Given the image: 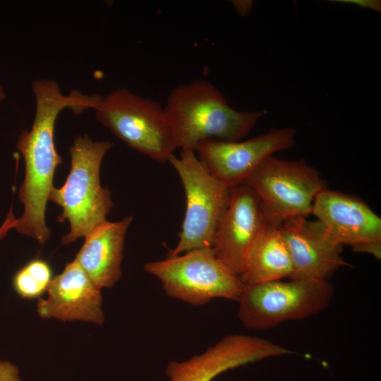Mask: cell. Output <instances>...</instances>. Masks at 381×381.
<instances>
[{"label": "cell", "instance_id": "obj_1", "mask_svg": "<svg viewBox=\"0 0 381 381\" xmlns=\"http://www.w3.org/2000/svg\"><path fill=\"white\" fill-rule=\"evenodd\" d=\"M36 101L34 122L30 131L24 130L16 143L25 162V178L18 192L24 205L23 215L17 219L14 229L20 234L43 244L51 230L46 225L47 203L54 188L55 170L62 163L54 144V126L58 114L71 108L75 113L94 109L99 100L98 95H87L73 91L64 95L58 83L40 79L32 84Z\"/></svg>", "mask_w": 381, "mask_h": 381}, {"label": "cell", "instance_id": "obj_2", "mask_svg": "<svg viewBox=\"0 0 381 381\" xmlns=\"http://www.w3.org/2000/svg\"><path fill=\"white\" fill-rule=\"evenodd\" d=\"M164 108L177 148L193 151L205 140L243 139L263 115L260 111L233 109L219 90L200 79L174 87Z\"/></svg>", "mask_w": 381, "mask_h": 381}, {"label": "cell", "instance_id": "obj_3", "mask_svg": "<svg viewBox=\"0 0 381 381\" xmlns=\"http://www.w3.org/2000/svg\"><path fill=\"white\" fill-rule=\"evenodd\" d=\"M109 141H93L87 134L77 137L70 147L71 170L64 185L54 188L49 200L61 207L58 217L68 220L69 232L61 244L72 243L106 219L114 203L107 186L102 187L99 172L102 159L113 146Z\"/></svg>", "mask_w": 381, "mask_h": 381}, {"label": "cell", "instance_id": "obj_4", "mask_svg": "<svg viewBox=\"0 0 381 381\" xmlns=\"http://www.w3.org/2000/svg\"><path fill=\"white\" fill-rule=\"evenodd\" d=\"M95 109L100 123L155 161L168 162L177 149L164 108L157 101L121 87L102 97Z\"/></svg>", "mask_w": 381, "mask_h": 381}, {"label": "cell", "instance_id": "obj_5", "mask_svg": "<svg viewBox=\"0 0 381 381\" xmlns=\"http://www.w3.org/2000/svg\"><path fill=\"white\" fill-rule=\"evenodd\" d=\"M334 292L326 280L281 279L244 284L237 300L238 318L246 329H270L319 314L328 307Z\"/></svg>", "mask_w": 381, "mask_h": 381}, {"label": "cell", "instance_id": "obj_6", "mask_svg": "<svg viewBox=\"0 0 381 381\" xmlns=\"http://www.w3.org/2000/svg\"><path fill=\"white\" fill-rule=\"evenodd\" d=\"M143 268L160 282L168 296L192 306L218 298L237 301L244 285L238 274L217 258L212 248L167 255L145 263Z\"/></svg>", "mask_w": 381, "mask_h": 381}, {"label": "cell", "instance_id": "obj_7", "mask_svg": "<svg viewBox=\"0 0 381 381\" xmlns=\"http://www.w3.org/2000/svg\"><path fill=\"white\" fill-rule=\"evenodd\" d=\"M168 162L181 179L186 200L179 239L168 255L212 248L229 202L230 188L209 173L193 150H181L179 157L172 155Z\"/></svg>", "mask_w": 381, "mask_h": 381}, {"label": "cell", "instance_id": "obj_8", "mask_svg": "<svg viewBox=\"0 0 381 381\" xmlns=\"http://www.w3.org/2000/svg\"><path fill=\"white\" fill-rule=\"evenodd\" d=\"M241 183L257 194L266 215L279 224L308 217L318 194L327 188L320 172L304 160L274 155L264 159Z\"/></svg>", "mask_w": 381, "mask_h": 381}, {"label": "cell", "instance_id": "obj_9", "mask_svg": "<svg viewBox=\"0 0 381 381\" xmlns=\"http://www.w3.org/2000/svg\"><path fill=\"white\" fill-rule=\"evenodd\" d=\"M296 134L291 127L272 128L243 141L205 140L194 151L209 173L230 188L241 184L267 157L294 146Z\"/></svg>", "mask_w": 381, "mask_h": 381}, {"label": "cell", "instance_id": "obj_10", "mask_svg": "<svg viewBox=\"0 0 381 381\" xmlns=\"http://www.w3.org/2000/svg\"><path fill=\"white\" fill-rule=\"evenodd\" d=\"M289 353V349L270 340L232 334L187 360L170 361L165 374L168 381H212L226 370Z\"/></svg>", "mask_w": 381, "mask_h": 381}, {"label": "cell", "instance_id": "obj_11", "mask_svg": "<svg viewBox=\"0 0 381 381\" xmlns=\"http://www.w3.org/2000/svg\"><path fill=\"white\" fill-rule=\"evenodd\" d=\"M279 230L291 259L290 279L328 281L339 268L351 266L341 255L342 246L320 221L292 218L283 222Z\"/></svg>", "mask_w": 381, "mask_h": 381}, {"label": "cell", "instance_id": "obj_12", "mask_svg": "<svg viewBox=\"0 0 381 381\" xmlns=\"http://www.w3.org/2000/svg\"><path fill=\"white\" fill-rule=\"evenodd\" d=\"M229 195L212 249L217 259L239 276L265 222V212L260 198L247 185L241 183L230 188Z\"/></svg>", "mask_w": 381, "mask_h": 381}, {"label": "cell", "instance_id": "obj_13", "mask_svg": "<svg viewBox=\"0 0 381 381\" xmlns=\"http://www.w3.org/2000/svg\"><path fill=\"white\" fill-rule=\"evenodd\" d=\"M101 290L74 259L52 279L47 297L38 299L37 313L43 319L101 325L104 322Z\"/></svg>", "mask_w": 381, "mask_h": 381}, {"label": "cell", "instance_id": "obj_14", "mask_svg": "<svg viewBox=\"0 0 381 381\" xmlns=\"http://www.w3.org/2000/svg\"><path fill=\"white\" fill-rule=\"evenodd\" d=\"M341 246L381 241V219L363 200L344 193L323 190L312 213Z\"/></svg>", "mask_w": 381, "mask_h": 381}, {"label": "cell", "instance_id": "obj_15", "mask_svg": "<svg viewBox=\"0 0 381 381\" xmlns=\"http://www.w3.org/2000/svg\"><path fill=\"white\" fill-rule=\"evenodd\" d=\"M132 221V217L105 219L85 236L75 260L100 289L113 287L122 276L124 240Z\"/></svg>", "mask_w": 381, "mask_h": 381}, {"label": "cell", "instance_id": "obj_16", "mask_svg": "<svg viewBox=\"0 0 381 381\" xmlns=\"http://www.w3.org/2000/svg\"><path fill=\"white\" fill-rule=\"evenodd\" d=\"M279 224L265 214L262 226L246 256L239 277L243 284L290 278L292 262Z\"/></svg>", "mask_w": 381, "mask_h": 381}, {"label": "cell", "instance_id": "obj_17", "mask_svg": "<svg viewBox=\"0 0 381 381\" xmlns=\"http://www.w3.org/2000/svg\"><path fill=\"white\" fill-rule=\"evenodd\" d=\"M52 278L49 263L42 259L35 258L29 261L15 274L13 286L22 298H40L47 291Z\"/></svg>", "mask_w": 381, "mask_h": 381}, {"label": "cell", "instance_id": "obj_18", "mask_svg": "<svg viewBox=\"0 0 381 381\" xmlns=\"http://www.w3.org/2000/svg\"><path fill=\"white\" fill-rule=\"evenodd\" d=\"M0 381H21L18 368L9 361H0Z\"/></svg>", "mask_w": 381, "mask_h": 381}, {"label": "cell", "instance_id": "obj_19", "mask_svg": "<svg viewBox=\"0 0 381 381\" xmlns=\"http://www.w3.org/2000/svg\"><path fill=\"white\" fill-rule=\"evenodd\" d=\"M356 253H368L377 260L381 258V241H373L351 246Z\"/></svg>", "mask_w": 381, "mask_h": 381}, {"label": "cell", "instance_id": "obj_20", "mask_svg": "<svg viewBox=\"0 0 381 381\" xmlns=\"http://www.w3.org/2000/svg\"><path fill=\"white\" fill-rule=\"evenodd\" d=\"M334 1L353 4L363 8H368L377 12H380L381 11V2L377 0H337Z\"/></svg>", "mask_w": 381, "mask_h": 381}, {"label": "cell", "instance_id": "obj_21", "mask_svg": "<svg viewBox=\"0 0 381 381\" xmlns=\"http://www.w3.org/2000/svg\"><path fill=\"white\" fill-rule=\"evenodd\" d=\"M231 4L237 14L241 17L248 16L253 6V1L248 0H234L231 1Z\"/></svg>", "mask_w": 381, "mask_h": 381}, {"label": "cell", "instance_id": "obj_22", "mask_svg": "<svg viewBox=\"0 0 381 381\" xmlns=\"http://www.w3.org/2000/svg\"><path fill=\"white\" fill-rule=\"evenodd\" d=\"M16 222L17 218L15 217L12 211V207H11L6 219L0 226V240L6 236L11 229L15 227Z\"/></svg>", "mask_w": 381, "mask_h": 381}, {"label": "cell", "instance_id": "obj_23", "mask_svg": "<svg viewBox=\"0 0 381 381\" xmlns=\"http://www.w3.org/2000/svg\"><path fill=\"white\" fill-rule=\"evenodd\" d=\"M6 98V93L2 87V86L0 85V101H3Z\"/></svg>", "mask_w": 381, "mask_h": 381}]
</instances>
